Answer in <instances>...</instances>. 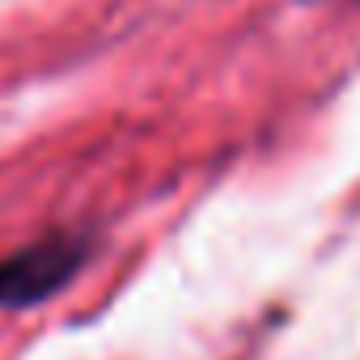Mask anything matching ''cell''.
Masks as SVG:
<instances>
[{
	"mask_svg": "<svg viewBox=\"0 0 360 360\" xmlns=\"http://www.w3.org/2000/svg\"><path fill=\"white\" fill-rule=\"evenodd\" d=\"M89 259V238L51 229L0 259V309H30L64 292Z\"/></svg>",
	"mask_w": 360,
	"mask_h": 360,
	"instance_id": "cell-1",
	"label": "cell"
}]
</instances>
